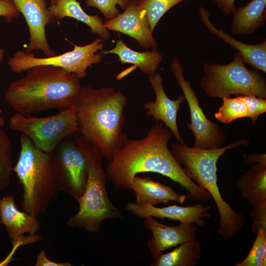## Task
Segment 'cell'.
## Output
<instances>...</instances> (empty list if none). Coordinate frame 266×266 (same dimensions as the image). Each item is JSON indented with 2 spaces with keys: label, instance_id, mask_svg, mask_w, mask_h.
I'll return each mask as SVG.
<instances>
[{
  "label": "cell",
  "instance_id": "19",
  "mask_svg": "<svg viewBox=\"0 0 266 266\" xmlns=\"http://www.w3.org/2000/svg\"><path fill=\"white\" fill-rule=\"evenodd\" d=\"M129 188L134 191L136 202L138 204L155 205L171 201L183 204L186 200V195L178 194L170 186L152 180L149 177L142 178L135 175Z\"/></svg>",
  "mask_w": 266,
  "mask_h": 266
},
{
  "label": "cell",
  "instance_id": "5",
  "mask_svg": "<svg viewBox=\"0 0 266 266\" xmlns=\"http://www.w3.org/2000/svg\"><path fill=\"white\" fill-rule=\"evenodd\" d=\"M20 142L19 158L12 170L23 189L21 206L26 213L37 217L57 200L60 191L50 155L36 147L23 134Z\"/></svg>",
  "mask_w": 266,
  "mask_h": 266
},
{
  "label": "cell",
  "instance_id": "29",
  "mask_svg": "<svg viewBox=\"0 0 266 266\" xmlns=\"http://www.w3.org/2000/svg\"><path fill=\"white\" fill-rule=\"evenodd\" d=\"M130 1V0H86L85 5L87 7L98 8L108 20L114 18L120 13L116 7L117 5L124 10Z\"/></svg>",
  "mask_w": 266,
  "mask_h": 266
},
{
  "label": "cell",
  "instance_id": "13",
  "mask_svg": "<svg viewBox=\"0 0 266 266\" xmlns=\"http://www.w3.org/2000/svg\"><path fill=\"white\" fill-rule=\"evenodd\" d=\"M103 24L107 30L130 36L144 48L154 49L158 47L147 18L138 0H130L123 12L107 20Z\"/></svg>",
  "mask_w": 266,
  "mask_h": 266
},
{
  "label": "cell",
  "instance_id": "18",
  "mask_svg": "<svg viewBox=\"0 0 266 266\" xmlns=\"http://www.w3.org/2000/svg\"><path fill=\"white\" fill-rule=\"evenodd\" d=\"M199 10L201 21L211 33L236 49L245 64L251 66L254 69L266 72V40L257 44L242 42L216 28L210 21V14L205 8L201 6Z\"/></svg>",
  "mask_w": 266,
  "mask_h": 266
},
{
  "label": "cell",
  "instance_id": "17",
  "mask_svg": "<svg viewBox=\"0 0 266 266\" xmlns=\"http://www.w3.org/2000/svg\"><path fill=\"white\" fill-rule=\"evenodd\" d=\"M0 220L5 226L13 246L22 238L25 233L34 235L40 228L37 217L20 211L16 206L14 197L10 196L1 199Z\"/></svg>",
  "mask_w": 266,
  "mask_h": 266
},
{
  "label": "cell",
  "instance_id": "1",
  "mask_svg": "<svg viewBox=\"0 0 266 266\" xmlns=\"http://www.w3.org/2000/svg\"><path fill=\"white\" fill-rule=\"evenodd\" d=\"M172 135L171 131L159 121L143 138H128L106 166L107 179L116 189L125 190L137 174L155 172L184 188L191 201L200 203L210 201V194L188 177L169 150L167 144Z\"/></svg>",
  "mask_w": 266,
  "mask_h": 266
},
{
  "label": "cell",
  "instance_id": "25",
  "mask_svg": "<svg viewBox=\"0 0 266 266\" xmlns=\"http://www.w3.org/2000/svg\"><path fill=\"white\" fill-rule=\"evenodd\" d=\"M222 104L214 114L220 122L228 124L235 120L248 117L247 106L239 96L235 98L223 97Z\"/></svg>",
  "mask_w": 266,
  "mask_h": 266
},
{
  "label": "cell",
  "instance_id": "2",
  "mask_svg": "<svg viewBox=\"0 0 266 266\" xmlns=\"http://www.w3.org/2000/svg\"><path fill=\"white\" fill-rule=\"evenodd\" d=\"M127 101L121 90L81 86L73 105L78 133L109 162L128 138L123 130Z\"/></svg>",
  "mask_w": 266,
  "mask_h": 266
},
{
  "label": "cell",
  "instance_id": "23",
  "mask_svg": "<svg viewBox=\"0 0 266 266\" xmlns=\"http://www.w3.org/2000/svg\"><path fill=\"white\" fill-rule=\"evenodd\" d=\"M101 53L116 54L121 64H133L142 73L148 75L156 72L163 59L162 55L156 49L150 51H135L128 47L122 40L117 41L115 46L112 49L102 51Z\"/></svg>",
  "mask_w": 266,
  "mask_h": 266
},
{
  "label": "cell",
  "instance_id": "11",
  "mask_svg": "<svg viewBox=\"0 0 266 266\" xmlns=\"http://www.w3.org/2000/svg\"><path fill=\"white\" fill-rule=\"evenodd\" d=\"M172 73L183 93L190 114L189 123L186 126L193 133V147L204 149H216L225 146L226 135L225 130L218 124L210 120L205 115L191 83L183 75L181 62L173 60L170 65Z\"/></svg>",
  "mask_w": 266,
  "mask_h": 266
},
{
  "label": "cell",
  "instance_id": "8",
  "mask_svg": "<svg viewBox=\"0 0 266 266\" xmlns=\"http://www.w3.org/2000/svg\"><path fill=\"white\" fill-rule=\"evenodd\" d=\"M102 159L96 158L91 163L85 192L77 201L78 211L66 222L69 227L96 233L105 219L123 217L122 212L108 198L106 189L107 178L101 165Z\"/></svg>",
  "mask_w": 266,
  "mask_h": 266
},
{
  "label": "cell",
  "instance_id": "27",
  "mask_svg": "<svg viewBox=\"0 0 266 266\" xmlns=\"http://www.w3.org/2000/svg\"><path fill=\"white\" fill-rule=\"evenodd\" d=\"M153 32L163 15L170 9L186 0H138Z\"/></svg>",
  "mask_w": 266,
  "mask_h": 266
},
{
  "label": "cell",
  "instance_id": "16",
  "mask_svg": "<svg viewBox=\"0 0 266 266\" xmlns=\"http://www.w3.org/2000/svg\"><path fill=\"white\" fill-rule=\"evenodd\" d=\"M126 210L139 218L149 216L159 218H167L178 221L182 223H193L198 226L205 224L204 217H209L210 206H203L202 203H196L191 206H181L176 205L164 207L136 202H129L126 205Z\"/></svg>",
  "mask_w": 266,
  "mask_h": 266
},
{
  "label": "cell",
  "instance_id": "39",
  "mask_svg": "<svg viewBox=\"0 0 266 266\" xmlns=\"http://www.w3.org/2000/svg\"><path fill=\"white\" fill-rule=\"evenodd\" d=\"M1 201V197H0V206ZM1 224V221H0V225Z\"/></svg>",
  "mask_w": 266,
  "mask_h": 266
},
{
  "label": "cell",
  "instance_id": "33",
  "mask_svg": "<svg viewBox=\"0 0 266 266\" xmlns=\"http://www.w3.org/2000/svg\"><path fill=\"white\" fill-rule=\"evenodd\" d=\"M35 266H71L68 262L56 263L48 259L44 250H42L36 257Z\"/></svg>",
  "mask_w": 266,
  "mask_h": 266
},
{
  "label": "cell",
  "instance_id": "21",
  "mask_svg": "<svg viewBox=\"0 0 266 266\" xmlns=\"http://www.w3.org/2000/svg\"><path fill=\"white\" fill-rule=\"evenodd\" d=\"M232 13V33L239 35L250 34L266 23V0H251L243 7L235 6Z\"/></svg>",
  "mask_w": 266,
  "mask_h": 266
},
{
  "label": "cell",
  "instance_id": "3",
  "mask_svg": "<svg viewBox=\"0 0 266 266\" xmlns=\"http://www.w3.org/2000/svg\"><path fill=\"white\" fill-rule=\"evenodd\" d=\"M26 71L24 76L9 85L4 94L6 102L17 112L31 115L73 106L82 86L75 73L45 65Z\"/></svg>",
  "mask_w": 266,
  "mask_h": 266
},
{
  "label": "cell",
  "instance_id": "34",
  "mask_svg": "<svg viewBox=\"0 0 266 266\" xmlns=\"http://www.w3.org/2000/svg\"><path fill=\"white\" fill-rule=\"evenodd\" d=\"M216 5L221 9L224 13L228 15L232 13L234 7L235 0H213Z\"/></svg>",
  "mask_w": 266,
  "mask_h": 266
},
{
  "label": "cell",
  "instance_id": "20",
  "mask_svg": "<svg viewBox=\"0 0 266 266\" xmlns=\"http://www.w3.org/2000/svg\"><path fill=\"white\" fill-rule=\"evenodd\" d=\"M236 186L241 197L252 207L266 203V160L254 163L244 171Z\"/></svg>",
  "mask_w": 266,
  "mask_h": 266
},
{
  "label": "cell",
  "instance_id": "15",
  "mask_svg": "<svg viewBox=\"0 0 266 266\" xmlns=\"http://www.w3.org/2000/svg\"><path fill=\"white\" fill-rule=\"evenodd\" d=\"M143 225L153 234L147 241V246L155 260L163 251L195 239L197 231L193 223H180L177 226H169L159 223L152 216L145 217Z\"/></svg>",
  "mask_w": 266,
  "mask_h": 266
},
{
  "label": "cell",
  "instance_id": "31",
  "mask_svg": "<svg viewBox=\"0 0 266 266\" xmlns=\"http://www.w3.org/2000/svg\"><path fill=\"white\" fill-rule=\"evenodd\" d=\"M250 218L251 230L253 234L260 230H266V203L252 207Z\"/></svg>",
  "mask_w": 266,
  "mask_h": 266
},
{
  "label": "cell",
  "instance_id": "24",
  "mask_svg": "<svg viewBox=\"0 0 266 266\" xmlns=\"http://www.w3.org/2000/svg\"><path fill=\"white\" fill-rule=\"evenodd\" d=\"M201 245L195 239L180 245L172 251L162 253L151 266H196L201 257Z\"/></svg>",
  "mask_w": 266,
  "mask_h": 266
},
{
  "label": "cell",
  "instance_id": "10",
  "mask_svg": "<svg viewBox=\"0 0 266 266\" xmlns=\"http://www.w3.org/2000/svg\"><path fill=\"white\" fill-rule=\"evenodd\" d=\"M102 49V39L97 38L87 45H74L72 50L52 57L38 58L33 53L19 50L8 59L7 64L12 72L18 74L35 66L45 65L64 68L80 79L87 76L88 67L101 62L103 55L97 52Z\"/></svg>",
  "mask_w": 266,
  "mask_h": 266
},
{
  "label": "cell",
  "instance_id": "9",
  "mask_svg": "<svg viewBox=\"0 0 266 266\" xmlns=\"http://www.w3.org/2000/svg\"><path fill=\"white\" fill-rule=\"evenodd\" d=\"M9 127L27 136L36 147L49 154L66 138L78 132L73 106L43 117L16 112L9 119Z\"/></svg>",
  "mask_w": 266,
  "mask_h": 266
},
{
  "label": "cell",
  "instance_id": "12",
  "mask_svg": "<svg viewBox=\"0 0 266 266\" xmlns=\"http://www.w3.org/2000/svg\"><path fill=\"white\" fill-rule=\"evenodd\" d=\"M20 13L24 16L27 23L29 33V43L26 51L30 52L40 50L46 57L56 55L50 47L46 33V26L55 21L46 0H12Z\"/></svg>",
  "mask_w": 266,
  "mask_h": 266
},
{
  "label": "cell",
  "instance_id": "26",
  "mask_svg": "<svg viewBox=\"0 0 266 266\" xmlns=\"http://www.w3.org/2000/svg\"><path fill=\"white\" fill-rule=\"evenodd\" d=\"M11 141L6 132L0 129V190L6 189L10 183L12 170Z\"/></svg>",
  "mask_w": 266,
  "mask_h": 266
},
{
  "label": "cell",
  "instance_id": "4",
  "mask_svg": "<svg viewBox=\"0 0 266 266\" xmlns=\"http://www.w3.org/2000/svg\"><path fill=\"white\" fill-rule=\"evenodd\" d=\"M249 141L239 139L221 148L204 149L191 147L184 143L170 144V151L188 177L205 189L213 199L219 215L217 233L229 239L244 229L245 217L235 211L222 197L217 182V163L225 152L235 147L249 145Z\"/></svg>",
  "mask_w": 266,
  "mask_h": 266
},
{
  "label": "cell",
  "instance_id": "14",
  "mask_svg": "<svg viewBox=\"0 0 266 266\" xmlns=\"http://www.w3.org/2000/svg\"><path fill=\"white\" fill-rule=\"evenodd\" d=\"M148 79L156 98L155 101H147L144 104L145 114L153 117L156 122H162L171 131L178 142L184 143L177 126V118L181 105L185 101V97L181 95L176 100L170 99L165 91L163 78L157 72L149 75Z\"/></svg>",
  "mask_w": 266,
  "mask_h": 266
},
{
  "label": "cell",
  "instance_id": "37",
  "mask_svg": "<svg viewBox=\"0 0 266 266\" xmlns=\"http://www.w3.org/2000/svg\"><path fill=\"white\" fill-rule=\"evenodd\" d=\"M4 53V50L2 48H0V63L2 61L3 58Z\"/></svg>",
  "mask_w": 266,
  "mask_h": 266
},
{
  "label": "cell",
  "instance_id": "36",
  "mask_svg": "<svg viewBox=\"0 0 266 266\" xmlns=\"http://www.w3.org/2000/svg\"><path fill=\"white\" fill-rule=\"evenodd\" d=\"M5 124L4 119L0 116V129L2 128Z\"/></svg>",
  "mask_w": 266,
  "mask_h": 266
},
{
  "label": "cell",
  "instance_id": "32",
  "mask_svg": "<svg viewBox=\"0 0 266 266\" xmlns=\"http://www.w3.org/2000/svg\"><path fill=\"white\" fill-rule=\"evenodd\" d=\"M20 14L12 0H0V17H3L6 22H11Z\"/></svg>",
  "mask_w": 266,
  "mask_h": 266
},
{
  "label": "cell",
  "instance_id": "7",
  "mask_svg": "<svg viewBox=\"0 0 266 266\" xmlns=\"http://www.w3.org/2000/svg\"><path fill=\"white\" fill-rule=\"evenodd\" d=\"M238 52L229 64L206 62L199 85L211 98H223L232 95L256 96L266 99V79L260 71L249 69Z\"/></svg>",
  "mask_w": 266,
  "mask_h": 266
},
{
  "label": "cell",
  "instance_id": "38",
  "mask_svg": "<svg viewBox=\"0 0 266 266\" xmlns=\"http://www.w3.org/2000/svg\"><path fill=\"white\" fill-rule=\"evenodd\" d=\"M50 2L51 5L55 4L57 1V0H49Z\"/></svg>",
  "mask_w": 266,
  "mask_h": 266
},
{
  "label": "cell",
  "instance_id": "28",
  "mask_svg": "<svg viewBox=\"0 0 266 266\" xmlns=\"http://www.w3.org/2000/svg\"><path fill=\"white\" fill-rule=\"evenodd\" d=\"M246 258L235 266H266V230H260Z\"/></svg>",
  "mask_w": 266,
  "mask_h": 266
},
{
  "label": "cell",
  "instance_id": "22",
  "mask_svg": "<svg viewBox=\"0 0 266 266\" xmlns=\"http://www.w3.org/2000/svg\"><path fill=\"white\" fill-rule=\"evenodd\" d=\"M48 9L56 18L65 17L74 18L86 24L91 33L98 35L101 39L107 40L110 34L104 26L103 20L99 15H90L86 13L77 0H57L55 4L51 5Z\"/></svg>",
  "mask_w": 266,
  "mask_h": 266
},
{
  "label": "cell",
  "instance_id": "30",
  "mask_svg": "<svg viewBox=\"0 0 266 266\" xmlns=\"http://www.w3.org/2000/svg\"><path fill=\"white\" fill-rule=\"evenodd\" d=\"M239 97L245 103L248 111V118L252 123H255L260 115L266 113V99L252 95Z\"/></svg>",
  "mask_w": 266,
  "mask_h": 266
},
{
  "label": "cell",
  "instance_id": "35",
  "mask_svg": "<svg viewBox=\"0 0 266 266\" xmlns=\"http://www.w3.org/2000/svg\"><path fill=\"white\" fill-rule=\"evenodd\" d=\"M265 160H266V153H251L245 156L244 158L245 162L248 164L255 163Z\"/></svg>",
  "mask_w": 266,
  "mask_h": 266
},
{
  "label": "cell",
  "instance_id": "6",
  "mask_svg": "<svg viewBox=\"0 0 266 266\" xmlns=\"http://www.w3.org/2000/svg\"><path fill=\"white\" fill-rule=\"evenodd\" d=\"M50 155L59 191L77 201L85 192L91 163L103 158L100 151L77 132L63 140Z\"/></svg>",
  "mask_w": 266,
  "mask_h": 266
}]
</instances>
